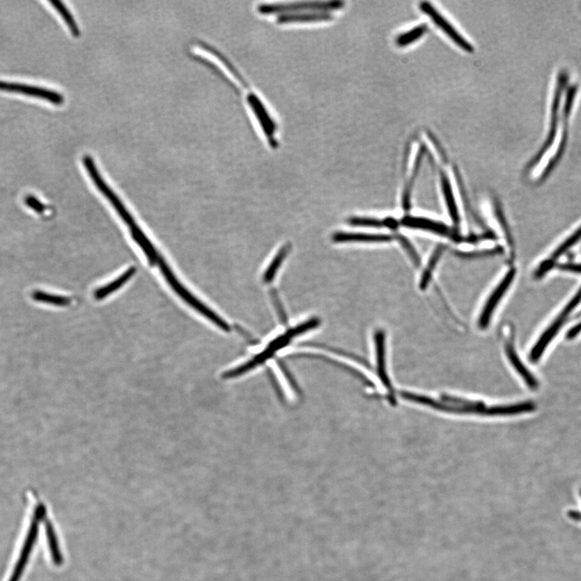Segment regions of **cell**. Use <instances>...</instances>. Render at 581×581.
<instances>
[{
  "label": "cell",
  "mask_w": 581,
  "mask_h": 581,
  "mask_svg": "<svg viewBox=\"0 0 581 581\" xmlns=\"http://www.w3.org/2000/svg\"><path fill=\"white\" fill-rule=\"evenodd\" d=\"M401 396L404 399L415 402V403L429 406L438 411L452 412V414L489 416V411H490V406H487L483 402L462 399L452 396H442L440 400L407 392H402Z\"/></svg>",
  "instance_id": "cell-1"
},
{
  "label": "cell",
  "mask_w": 581,
  "mask_h": 581,
  "mask_svg": "<svg viewBox=\"0 0 581 581\" xmlns=\"http://www.w3.org/2000/svg\"><path fill=\"white\" fill-rule=\"evenodd\" d=\"M157 264L160 265L162 273L164 275L167 282L169 283L171 287L175 290V292L180 295L183 300H185V302L189 304L190 307L195 309L199 313L205 316L206 318L211 320V322L213 324H215L217 327L226 331V332L231 331V326L228 325L226 320H224L221 317H219L217 313H214L213 311L207 307L206 305L203 304L201 302H200V300L194 297V295L188 292V290L178 281L174 274L172 273L171 270L167 266V264L165 263L164 260L162 259V258L159 260Z\"/></svg>",
  "instance_id": "cell-2"
},
{
  "label": "cell",
  "mask_w": 581,
  "mask_h": 581,
  "mask_svg": "<svg viewBox=\"0 0 581 581\" xmlns=\"http://www.w3.org/2000/svg\"><path fill=\"white\" fill-rule=\"evenodd\" d=\"M581 300V287L578 290V293L573 295V297L569 300V302L566 304L561 313L558 315L557 319L554 320L550 327L543 334L541 337L538 340L537 343L534 345L529 359L534 363L541 358L545 350H546L548 344L554 339L555 336L559 332L560 328L564 325L566 319L572 313L573 310L578 307Z\"/></svg>",
  "instance_id": "cell-3"
},
{
  "label": "cell",
  "mask_w": 581,
  "mask_h": 581,
  "mask_svg": "<svg viewBox=\"0 0 581 581\" xmlns=\"http://www.w3.org/2000/svg\"><path fill=\"white\" fill-rule=\"evenodd\" d=\"M516 274V269H509L500 280V282L493 288L490 295H488L478 320V325L480 329L486 330L488 328L497 307L501 303L504 295L508 292L509 287L511 286Z\"/></svg>",
  "instance_id": "cell-4"
},
{
  "label": "cell",
  "mask_w": 581,
  "mask_h": 581,
  "mask_svg": "<svg viewBox=\"0 0 581 581\" xmlns=\"http://www.w3.org/2000/svg\"><path fill=\"white\" fill-rule=\"evenodd\" d=\"M84 165L86 167L91 180H93L95 185L98 189L104 194V195L109 199V201L113 203V206L118 212L119 215L123 219V221L130 227L135 225L134 218H132L128 211L126 210L123 203L121 202L119 198L116 196V194L111 191V188L106 185V183L102 178L98 169H97L93 157L89 155H86L83 157Z\"/></svg>",
  "instance_id": "cell-5"
},
{
  "label": "cell",
  "mask_w": 581,
  "mask_h": 581,
  "mask_svg": "<svg viewBox=\"0 0 581 581\" xmlns=\"http://www.w3.org/2000/svg\"><path fill=\"white\" fill-rule=\"evenodd\" d=\"M45 514V509L42 504L36 509L33 519L29 529V532L26 539H25L24 543L22 547V552L20 554L19 559L13 573L10 578L9 581H19L24 573L25 566L28 563L30 554L32 552L36 540L38 538L39 531V524L43 519Z\"/></svg>",
  "instance_id": "cell-6"
},
{
  "label": "cell",
  "mask_w": 581,
  "mask_h": 581,
  "mask_svg": "<svg viewBox=\"0 0 581 581\" xmlns=\"http://www.w3.org/2000/svg\"><path fill=\"white\" fill-rule=\"evenodd\" d=\"M0 91L33 97L57 106L62 105L65 100L62 94L54 90L13 82L0 81Z\"/></svg>",
  "instance_id": "cell-7"
},
{
  "label": "cell",
  "mask_w": 581,
  "mask_h": 581,
  "mask_svg": "<svg viewBox=\"0 0 581 581\" xmlns=\"http://www.w3.org/2000/svg\"><path fill=\"white\" fill-rule=\"evenodd\" d=\"M420 7L422 11L427 14L428 16L432 19L433 22H435L437 26L440 28L442 31L444 32L448 37H449L453 42L458 45V47H460L462 49L467 51V52H472V45L469 43L467 40L463 38L462 35L458 33L457 30L452 26L447 19L442 17V15L440 13L437 11V9L434 6H432L430 3L422 2Z\"/></svg>",
  "instance_id": "cell-8"
},
{
  "label": "cell",
  "mask_w": 581,
  "mask_h": 581,
  "mask_svg": "<svg viewBox=\"0 0 581 581\" xmlns=\"http://www.w3.org/2000/svg\"><path fill=\"white\" fill-rule=\"evenodd\" d=\"M375 354H376V366L377 372L382 382V384L386 387L387 392L390 397L392 405L396 404L395 394L394 389L389 377L387 373L386 369V356H385V334L383 330H377L375 336Z\"/></svg>",
  "instance_id": "cell-9"
},
{
  "label": "cell",
  "mask_w": 581,
  "mask_h": 581,
  "mask_svg": "<svg viewBox=\"0 0 581 581\" xmlns=\"http://www.w3.org/2000/svg\"><path fill=\"white\" fill-rule=\"evenodd\" d=\"M401 225L406 228L431 232L440 236L447 237L452 234L451 229L445 224L426 217L405 216L401 219Z\"/></svg>",
  "instance_id": "cell-10"
},
{
  "label": "cell",
  "mask_w": 581,
  "mask_h": 581,
  "mask_svg": "<svg viewBox=\"0 0 581 581\" xmlns=\"http://www.w3.org/2000/svg\"><path fill=\"white\" fill-rule=\"evenodd\" d=\"M511 343L512 341H508L506 343V353L509 363L512 364L514 369L518 371V373L521 375L528 387L532 389H536L539 387L538 380L535 379L532 372L527 369V366L522 364V360L519 359L516 350L514 349V346Z\"/></svg>",
  "instance_id": "cell-11"
},
{
  "label": "cell",
  "mask_w": 581,
  "mask_h": 581,
  "mask_svg": "<svg viewBox=\"0 0 581 581\" xmlns=\"http://www.w3.org/2000/svg\"><path fill=\"white\" fill-rule=\"evenodd\" d=\"M392 238L385 234L337 233L334 234V242H389Z\"/></svg>",
  "instance_id": "cell-12"
},
{
  "label": "cell",
  "mask_w": 581,
  "mask_h": 581,
  "mask_svg": "<svg viewBox=\"0 0 581 581\" xmlns=\"http://www.w3.org/2000/svg\"><path fill=\"white\" fill-rule=\"evenodd\" d=\"M440 181L442 196L444 198L448 214H449L453 223L456 226H458L460 222V213L458 211L456 198L454 196L450 180L446 176L445 173L441 172Z\"/></svg>",
  "instance_id": "cell-13"
},
{
  "label": "cell",
  "mask_w": 581,
  "mask_h": 581,
  "mask_svg": "<svg viewBox=\"0 0 581 581\" xmlns=\"http://www.w3.org/2000/svg\"><path fill=\"white\" fill-rule=\"evenodd\" d=\"M581 239V226L575 231L572 235H571L567 240L564 241L560 246L555 249V252L552 254V257L548 260L547 262H545L541 267L538 270L537 275H542L545 272L547 271L550 267L553 266L555 262L557 261L558 258L560 256H562L566 252L569 251L571 248L575 246Z\"/></svg>",
  "instance_id": "cell-14"
},
{
  "label": "cell",
  "mask_w": 581,
  "mask_h": 581,
  "mask_svg": "<svg viewBox=\"0 0 581 581\" xmlns=\"http://www.w3.org/2000/svg\"><path fill=\"white\" fill-rule=\"evenodd\" d=\"M132 237L134 239V241L139 245V247L144 249L146 256L148 258V261L150 262L151 266H154L159 260L161 258L160 256L159 253L157 252L156 249L153 246V244L150 242L149 239L145 235L144 231H141V228L135 225L132 226L130 227Z\"/></svg>",
  "instance_id": "cell-15"
},
{
  "label": "cell",
  "mask_w": 581,
  "mask_h": 581,
  "mask_svg": "<svg viewBox=\"0 0 581 581\" xmlns=\"http://www.w3.org/2000/svg\"><path fill=\"white\" fill-rule=\"evenodd\" d=\"M49 3L52 5V7L58 12L60 17H62L66 26L68 27L74 37L79 38L80 36V29L77 23L75 22L73 15L70 13L65 5L62 1H59V0H49Z\"/></svg>",
  "instance_id": "cell-16"
},
{
  "label": "cell",
  "mask_w": 581,
  "mask_h": 581,
  "mask_svg": "<svg viewBox=\"0 0 581 581\" xmlns=\"http://www.w3.org/2000/svg\"><path fill=\"white\" fill-rule=\"evenodd\" d=\"M290 249H292V245L287 244L279 249V251L274 256L272 263L270 264L266 272L263 275V281L265 283L269 284L273 281L275 274H277L279 268L281 267L284 259L288 256Z\"/></svg>",
  "instance_id": "cell-17"
},
{
  "label": "cell",
  "mask_w": 581,
  "mask_h": 581,
  "mask_svg": "<svg viewBox=\"0 0 581 581\" xmlns=\"http://www.w3.org/2000/svg\"><path fill=\"white\" fill-rule=\"evenodd\" d=\"M135 271L136 270L134 268H131L128 270V271H126L125 274L121 275V277L113 283L97 290L95 293V299L98 300L104 299L107 297V295L114 293L115 290L121 288L122 285H124L125 282L128 281L132 275L134 274Z\"/></svg>",
  "instance_id": "cell-18"
},
{
  "label": "cell",
  "mask_w": 581,
  "mask_h": 581,
  "mask_svg": "<svg viewBox=\"0 0 581 581\" xmlns=\"http://www.w3.org/2000/svg\"><path fill=\"white\" fill-rule=\"evenodd\" d=\"M45 532H47L49 548L50 550L51 557L56 565H61L63 562L62 553H61L59 544L58 541L57 534H56L53 525L49 522H47L45 527Z\"/></svg>",
  "instance_id": "cell-19"
},
{
  "label": "cell",
  "mask_w": 581,
  "mask_h": 581,
  "mask_svg": "<svg viewBox=\"0 0 581 581\" xmlns=\"http://www.w3.org/2000/svg\"><path fill=\"white\" fill-rule=\"evenodd\" d=\"M427 27L425 24L419 25V26L412 29L410 31L402 33L396 38V44L401 47H407L415 42L425 34Z\"/></svg>",
  "instance_id": "cell-20"
},
{
  "label": "cell",
  "mask_w": 581,
  "mask_h": 581,
  "mask_svg": "<svg viewBox=\"0 0 581 581\" xmlns=\"http://www.w3.org/2000/svg\"><path fill=\"white\" fill-rule=\"evenodd\" d=\"M443 252V247H438L435 252L433 254L432 257L429 260V263H428L427 268L424 270V272L421 274L419 286L423 290L427 288L428 284H429L432 272L434 271L436 264L438 262V260L442 256Z\"/></svg>",
  "instance_id": "cell-21"
},
{
  "label": "cell",
  "mask_w": 581,
  "mask_h": 581,
  "mask_svg": "<svg viewBox=\"0 0 581 581\" xmlns=\"http://www.w3.org/2000/svg\"><path fill=\"white\" fill-rule=\"evenodd\" d=\"M348 223L353 226L386 227V220L381 221L378 219L370 217H351L349 219Z\"/></svg>",
  "instance_id": "cell-22"
},
{
  "label": "cell",
  "mask_w": 581,
  "mask_h": 581,
  "mask_svg": "<svg viewBox=\"0 0 581 581\" xmlns=\"http://www.w3.org/2000/svg\"><path fill=\"white\" fill-rule=\"evenodd\" d=\"M34 299L38 300V302L59 305V307H66L70 303V300L68 298L43 293H35Z\"/></svg>",
  "instance_id": "cell-23"
},
{
  "label": "cell",
  "mask_w": 581,
  "mask_h": 581,
  "mask_svg": "<svg viewBox=\"0 0 581 581\" xmlns=\"http://www.w3.org/2000/svg\"><path fill=\"white\" fill-rule=\"evenodd\" d=\"M271 295H272V302L274 303L275 309H277V313L279 316L280 320H281V322L284 324L287 323V320H288L287 319V315H286V313H285V311L284 309L283 304H282L281 302H280V300L279 298V295H278L277 290L273 289L272 292H271Z\"/></svg>",
  "instance_id": "cell-24"
},
{
  "label": "cell",
  "mask_w": 581,
  "mask_h": 581,
  "mask_svg": "<svg viewBox=\"0 0 581 581\" xmlns=\"http://www.w3.org/2000/svg\"><path fill=\"white\" fill-rule=\"evenodd\" d=\"M558 268L564 272L581 274V263L559 264Z\"/></svg>",
  "instance_id": "cell-25"
},
{
  "label": "cell",
  "mask_w": 581,
  "mask_h": 581,
  "mask_svg": "<svg viewBox=\"0 0 581 581\" xmlns=\"http://www.w3.org/2000/svg\"><path fill=\"white\" fill-rule=\"evenodd\" d=\"M581 332V323L575 326L573 328L571 329L569 332L567 334V339H573Z\"/></svg>",
  "instance_id": "cell-26"
},
{
  "label": "cell",
  "mask_w": 581,
  "mask_h": 581,
  "mask_svg": "<svg viewBox=\"0 0 581 581\" xmlns=\"http://www.w3.org/2000/svg\"><path fill=\"white\" fill-rule=\"evenodd\" d=\"M568 516L571 518L575 520V521H581V513L577 511H570Z\"/></svg>",
  "instance_id": "cell-27"
},
{
  "label": "cell",
  "mask_w": 581,
  "mask_h": 581,
  "mask_svg": "<svg viewBox=\"0 0 581 581\" xmlns=\"http://www.w3.org/2000/svg\"><path fill=\"white\" fill-rule=\"evenodd\" d=\"M580 494H581V492H580Z\"/></svg>",
  "instance_id": "cell-28"
}]
</instances>
